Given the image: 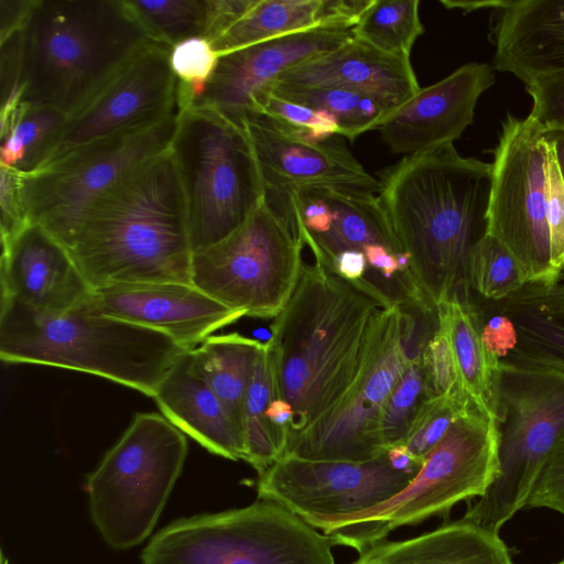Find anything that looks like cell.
Listing matches in <instances>:
<instances>
[{
  "mask_svg": "<svg viewBox=\"0 0 564 564\" xmlns=\"http://www.w3.org/2000/svg\"><path fill=\"white\" fill-rule=\"evenodd\" d=\"M394 304L370 279L340 278L323 258L303 262L265 343L276 399L293 411L289 435L332 412L362 375L381 312Z\"/></svg>",
  "mask_w": 564,
  "mask_h": 564,
  "instance_id": "cell-1",
  "label": "cell"
},
{
  "mask_svg": "<svg viewBox=\"0 0 564 564\" xmlns=\"http://www.w3.org/2000/svg\"><path fill=\"white\" fill-rule=\"evenodd\" d=\"M378 180V196L422 294L435 307L469 301L468 259L488 232L492 165L446 144L405 155Z\"/></svg>",
  "mask_w": 564,
  "mask_h": 564,
  "instance_id": "cell-2",
  "label": "cell"
},
{
  "mask_svg": "<svg viewBox=\"0 0 564 564\" xmlns=\"http://www.w3.org/2000/svg\"><path fill=\"white\" fill-rule=\"evenodd\" d=\"M67 250L94 290L131 283L192 284L186 206L169 148L91 204Z\"/></svg>",
  "mask_w": 564,
  "mask_h": 564,
  "instance_id": "cell-3",
  "label": "cell"
},
{
  "mask_svg": "<svg viewBox=\"0 0 564 564\" xmlns=\"http://www.w3.org/2000/svg\"><path fill=\"white\" fill-rule=\"evenodd\" d=\"M151 42L124 0H35L20 39V104L70 117Z\"/></svg>",
  "mask_w": 564,
  "mask_h": 564,
  "instance_id": "cell-4",
  "label": "cell"
},
{
  "mask_svg": "<svg viewBox=\"0 0 564 564\" xmlns=\"http://www.w3.org/2000/svg\"><path fill=\"white\" fill-rule=\"evenodd\" d=\"M188 349L154 329L107 316L93 302L62 313L1 299L0 359L77 370L153 398Z\"/></svg>",
  "mask_w": 564,
  "mask_h": 564,
  "instance_id": "cell-5",
  "label": "cell"
},
{
  "mask_svg": "<svg viewBox=\"0 0 564 564\" xmlns=\"http://www.w3.org/2000/svg\"><path fill=\"white\" fill-rule=\"evenodd\" d=\"M498 475L497 419L468 398L445 436L399 494L359 512L305 521L335 545L361 553L402 525L447 517L457 503L481 497Z\"/></svg>",
  "mask_w": 564,
  "mask_h": 564,
  "instance_id": "cell-6",
  "label": "cell"
},
{
  "mask_svg": "<svg viewBox=\"0 0 564 564\" xmlns=\"http://www.w3.org/2000/svg\"><path fill=\"white\" fill-rule=\"evenodd\" d=\"M169 150L183 191L193 253L234 232L265 198L247 132L223 112L183 105Z\"/></svg>",
  "mask_w": 564,
  "mask_h": 564,
  "instance_id": "cell-7",
  "label": "cell"
},
{
  "mask_svg": "<svg viewBox=\"0 0 564 564\" xmlns=\"http://www.w3.org/2000/svg\"><path fill=\"white\" fill-rule=\"evenodd\" d=\"M186 455L185 434L165 416L135 414L84 484L91 521L108 546L129 550L151 535Z\"/></svg>",
  "mask_w": 564,
  "mask_h": 564,
  "instance_id": "cell-8",
  "label": "cell"
},
{
  "mask_svg": "<svg viewBox=\"0 0 564 564\" xmlns=\"http://www.w3.org/2000/svg\"><path fill=\"white\" fill-rule=\"evenodd\" d=\"M335 543L273 501L180 518L158 531L141 564H336Z\"/></svg>",
  "mask_w": 564,
  "mask_h": 564,
  "instance_id": "cell-9",
  "label": "cell"
},
{
  "mask_svg": "<svg viewBox=\"0 0 564 564\" xmlns=\"http://www.w3.org/2000/svg\"><path fill=\"white\" fill-rule=\"evenodd\" d=\"M499 475L463 517L500 533L527 507L564 433V371L499 362L496 388Z\"/></svg>",
  "mask_w": 564,
  "mask_h": 564,
  "instance_id": "cell-10",
  "label": "cell"
},
{
  "mask_svg": "<svg viewBox=\"0 0 564 564\" xmlns=\"http://www.w3.org/2000/svg\"><path fill=\"white\" fill-rule=\"evenodd\" d=\"M304 243L264 198L234 232L192 256V284L248 317L274 318L293 293Z\"/></svg>",
  "mask_w": 564,
  "mask_h": 564,
  "instance_id": "cell-11",
  "label": "cell"
},
{
  "mask_svg": "<svg viewBox=\"0 0 564 564\" xmlns=\"http://www.w3.org/2000/svg\"><path fill=\"white\" fill-rule=\"evenodd\" d=\"M414 314L394 303L375 325L362 375L327 415L288 436L282 456L312 460L365 462L384 452L378 438L383 406L410 360L426 341L419 339Z\"/></svg>",
  "mask_w": 564,
  "mask_h": 564,
  "instance_id": "cell-12",
  "label": "cell"
},
{
  "mask_svg": "<svg viewBox=\"0 0 564 564\" xmlns=\"http://www.w3.org/2000/svg\"><path fill=\"white\" fill-rule=\"evenodd\" d=\"M177 117L83 144L31 173H20L29 223L41 226L67 248L83 216L99 196L169 148Z\"/></svg>",
  "mask_w": 564,
  "mask_h": 564,
  "instance_id": "cell-13",
  "label": "cell"
},
{
  "mask_svg": "<svg viewBox=\"0 0 564 564\" xmlns=\"http://www.w3.org/2000/svg\"><path fill=\"white\" fill-rule=\"evenodd\" d=\"M491 165L488 234L517 258L527 283H554L561 275L552 265L546 215L547 145L530 115L502 121Z\"/></svg>",
  "mask_w": 564,
  "mask_h": 564,
  "instance_id": "cell-14",
  "label": "cell"
},
{
  "mask_svg": "<svg viewBox=\"0 0 564 564\" xmlns=\"http://www.w3.org/2000/svg\"><path fill=\"white\" fill-rule=\"evenodd\" d=\"M170 51L151 41L137 52L83 108L67 118L42 166L83 144L176 118L182 95L170 65Z\"/></svg>",
  "mask_w": 564,
  "mask_h": 564,
  "instance_id": "cell-15",
  "label": "cell"
},
{
  "mask_svg": "<svg viewBox=\"0 0 564 564\" xmlns=\"http://www.w3.org/2000/svg\"><path fill=\"white\" fill-rule=\"evenodd\" d=\"M417 473L395 468L388 454L365 462L281 456L259 475L258 499L307 520L372 508L399 494Z\"/></svg>",
  "mask_w": 564,
  "mask_h": 564,
  "instance_id": "cell-16",
  "label": "cell"
},
{
  "mask_svg": "<svg viewBox=\"0 0 564 564\" xmlns=\"http://www.w3.org/2000/svg\"><path fill=\"white\" fill-rule=\"evenodd\" d=\"M239 122L250 140L268 200L315 188L381 192L380 181L340 139L313 140L261 109L245 112Z\"/></svg>",
  "mask_w": 564,
  "mask_h": 564,
  "instance_id": "cell-17",
  "label": "cell"
},
{
  "mask_svg": "<svg viewBox=\"0 0 564 564\" xmlns=\"http://www.w3.org/2000/svg\"><path fill=\"white\" fill-rule=\"evenodd\" d=\"M354 26L319 25L220 54L204 94L191 104L213 108L239 122L280 75L350 42Z\"/></svg>",
  "mask_w": 564,
  "mask_h": 564,
  "instance_id": "cell-18",
  "label": "cell"
},
{
  "mask_svg": "<svg viewBox=\"0 0 564 564\" xmlns=\"http://www.w3.org/2000/svg\"><path fill=\"white\" fill-rule=\"evenodd\" d=\"M93 304L102 314L144 326L193 349L223 327L246 316L191 283L115 284L94 290Z\"/></svg>",
  "mask_w": 564,
  "mask_h": 564,
  "instance_id": "cell-19",
  "label": "cell"
},
{
  "mask_svg": "<svg viewBox=\"0 0 564 564\" xmlns=\"http://www.w3.org/2000/svg\"><path fill=\"white\" fill-rule=\"evenodd\" d=\"M495 78L491 65L468 63L421 88L381 123L383 141L405 155L453 144L473 123L477 101Z\"/></svg>",
  "mask_w": 564,
  "mask_h": 564,
  "instance_id": "cell-20",
  "label": "cell"
},
{
  "mask_svg": "<svg viewBox=\"0 0 564 564\" xmlns=\"http://www.w3.org/2000/svg\"><path fill=\"white\" fill-rule=\"evenodd\" d=\"M0 282L1 299L50 313L86 304L94 294L67 248L31 223L1 243Z\"/></svg>",
  "mask_w": 564,
  "mask_h": 564,
  "instance_id": "cell-21",
  "label": "cell"
},
{
  "mask_svg": "<svg viewBox=\"0 0 564 564\" xmlns=\"http://www.w3.org/2000/svg\"><path fill=\"white\" fill-rule=\"evenodd\" d=\"M495 12V69L525 85L564 70V0H502Z\"/></svg>",
  "mask_w": 564,
  "mask_h": 564,
  "instance_id": "cell-22",
  "label": "cell"
},
{
  "mask_svg": "<svg viewBox=\"0 0 564 564\" xmlns=\"http://www.w3.org/2000/svg\"><path fill=\"white\" fill-rule=\"evenodd\" d=\"M270 86L347 88L373 95L394 110L421 89L410 58L383 53L356 37L286 70Z\"/></svg>",
  "mask_w": 564,
  "mask_h": 564,
  "instance_id": "cell-23",
  "label": "cell"
},
{
  "mask_svg": "<svg viewBox=\"0 0 564 564\" xmlns=\"http://www.w3.org/2000/svg\"><path fill=\"white\" fill-rule=\"evenodd\" d=\"M153 399L163 416L209 453L246 460L243 435L200 375L191 349L174 361Z\"/></svg>",
  "mask_w": 564,
  "mask_h": 564,
  "instance_id": "cell-24",
  "label": "cell"
},
{
  "mask_svg": "<svg viewBox=\"0 0 564 564\" xmlns=\"http://www.w3.org/2000/svg\"><path fill=\"white\" fill-rule=\"evenodd\" d=\"M487 308L507 316L516 330L514 347L500 360L510 365L564 371V281L527 283Z\"/></svg>",
  "mask_w": 564,
  "mask_h": 564,
  "instance_id": "cell-25",
  "label": "cell"
},
{
  "mask_svg": "<svg viewBox=\"0 0 564 564\" xmlns=\"http://www.w3.org/2000/svg\"><path fill=\"white\" fill-rule=\"evenodd\" d=\"M350 564H516L499 533L462 517L421 535L375 543Z\"/></svg>",
  "mask_w": 564,
  "mask_h": 564,
  "instance_id": "cell-26",
  "label": "cell"
},
{
  "mask_svg": "<svg viewBox=\"0 0 564 564\" xmlns=\"http://www.w3.org/2000/svg\"><path fill=\"white\" fill-rule=\"evenodd\" d=\"M332 209L329 229L318 236L299 234L314 258L329 264L343 251H364L369 245H382L392 253H402L379 196L371 192L319 188Z\"/></svg>",
  "mask_w": 564,
  "mask_h": 564,
  "instance_id": "cell-27",
  "label": "cell"
},
{
  "mask_svg": "<svg viewBox=\"0 0 564 564\" xmlns=\"http://www.w3.org/2000/svg\"><path fill=\"white\" fill-rule=\"evenodd\" d=\"M438 325L449 338L463 392L481 410L496 416L500 360L484 346L475 305L458 299L436 307Z\"/></svg>",
  "mask_w": 564,
  "mask_h": 564,
  "instance_id": "cell-28",
  "label": "cell"
},
{
  "mask_svg": "<svg viewBox=\"0 0 564 564\" xmlns=\"http://www.w3.org/2000/svg\"><path fill=\"white\" fill-rule=\"evenodd\" d=\"M263 343L238 333L212 335L191 349L200 375L242 431L245 397Z\"/></svg>",
  "mask_w": 564,
  "mask_h": 564,
  "instance_id": "cell-29",
  "label": "cell"
},
{
  "mask_svg": "<svg viewBox=\"0 0 564 564\" xmlns=\"http://www.w3.org/2000/svg\"><path fill=\"white\" fill-rule=\"evenodd\" d=\"M326 24L323 0H257L212 44L219 54H224Z\"/></svg>",
  "mask_w": 564,
  "mask_h": 564,
  "instance_id": "cell-30",
  "label": "cell"
},
{
  "mask_svg": "<svg viewBox=\"0 0 564 564\" xmlns=\"http://www.w3.org/2000/svg\"><path fill=\"white\" fill-rule=\"evenodd\" d=\"M67 120L63 113L39 106L19 104L1 126L0 166L21 174L45 162L56 135Z\"/></svg>",
  "mask_w": 564,
  "mask_h": 564,
  "instance_id": "cell-31",
  "label": "cell"
},
{
  "mask_svg": "<svg viewBox=\"0 0 564 564\" xmlns=\"http://www.w3.org/2000/svg\"><path fill=\"white\" fill-rule=\"evenodd\" d=\"M265 90L280 98L329 112L338 121L340 137L349 141L369 130L379 129L394 110L373 95L347 88L269 86Z\"/></svg>",
  "mask_w": 564,
  "mask_h": 564,
  "instance_id": "cell-32",
  "label": "cell"
},
{
  "mask_svg": "<svg viewBox=\"0 0 564 564\" xmlns=\"http://www.w3.org/2000/svg\"><path fill=\"white\" fill-rule=\"evenodd\" d=\"M276 399L267 345L261 350L245 397L242 431L246 462L262 474L282 456L283 449L267 420V410Z\"/></svg>",
  "mask_w": 564,
  "mask_h": 564,
  "instance_id": "cell-33",
  "label": "cell"
},
{
  "mask_svg": "<svg viewBox=\"0 0 564 564\" xmlns=\"http://www.w3.org/2000/svg\"><path fill=\"white\" fill-rule=\"evenodd\" d=\"M419 0H373L354 26L355 37L383 53L410 58L424 33Z\"/></svg>",
  "mask_w": 564,
  "mask_h": 564,
  "instance_id": "cell-34",
  "label": "cell"
},
{
  "mask_svg": "<svg viewBox=\"0 0 564 564\" xmlns=\"http://www.w3.org/2000/svg\"><path fill=\"white\" fill-rule=\"evenodd\" d=\"M151 41L170 48L192 39L206 37L209 0H124Z\"/></svg>",
  "mask_w": 564,
  "mask_h": 564,
  "instance_id": "cell-35",
  "label": "cell"
},
{
  "mask_svg": "<svg viewBox=\"0 0 564 564\" xmlns=\"http://www.w3.org/2000/svg\"><path fill=\"white\" fill-rule=\"evenodd\" d=\"M468 285L487 301L503 300L527 284L523 268L496 237L486 234L471 249Z\"/></svg>",
  "mask_w": 564,
  "mask_h": 564,
  "instance_id": "cell-36",
  "label": "cell"
},
{
  "mask_svg": "<svg viewBox=\"0 0 564 564\" xmlns=\"http://www.w3.org/2000/svg\"><path fill=\"white\" fill-rule=\"evenodd\" d=\"M434 398L429 389L421 356L409 361L380 415L378 438L384 452L404 444L423 404Z\"/></svg>",
  "mask_w": 564,
  "mask_h": 564,
  "instance_id": "cell-37",
  "label": "cell"
},
{
  "mask_svg": "<svg viewBox=\"0 0 564 564\" xmlns=\"http://www.w3.org/2000/svg\"><path fill=\"white\" fill-rule=\"evenodd\" d=\"M219 56L206 37H192L171 48L170 65L180 83L183 104H191L204 94Z\"/></svg>",
  "mask_w": 564,
  "mask_h": 564,
  "instance_id": "cell-38",
  "label": "cell"
},
{
  "mask_svg": "<svg viewBox=\"0 0 564 564\" xmlns=\"http://www.w3.org/2000/svg\"><path fill=\"white\" fill-rule=\"evenodd\" d=\"M464 393L429 399L414 420L404 443L414 457L424 462L426 454L445 436L467 401Z\"/></svg>",
  "mask_w": 564,
  "mask_h": 564,
  "instance_id": "cell-39",
  "label": "cell"
},
{
  "mask_svg": "<svg viewBox=\"0 0 564 564\" xmlns=\"http://www.w3.org/2000/svg\"><path fill=\"white\" fill-rule=\"evenodd\" d=\"M254 109H261L290 123L313 140L322 141L340 135L338 121L329 112L280 98L269 90L260 94Z\"/></svg>",
  "mask_w": 564,
  "mask_h": 564,
  "instance_id": "cell-40",
  "label": "cell"
},
{
  "mask_svg": "<svg viewBox=\"0 0 564 564\" xmlns=\"http://www.w3.org/2000/svg\"><path fill=\"white\" fill-rule=\"evenodd\" d=\"M421 361L433 397L464 393L451 341L442 326L425 343Z\"/></svg>",
  "mask_w": 564,
  "mask_h": 564,
  "instance_id": "cell-41",
  "label": "cell"
},
{
  "mask_svg": "<svg viewBox=\"0 0 564 564\" xmlns=\"http://www.w3.org/2000/svg\"><path fill=\"white\" fill-rule=\"evenodd\" d=\"M533 100L530 116L543 130H564V70L527 85Z\"/></svg>",
  "mask_w": 564,
  "mask_h": 564,
  "instance_id": "cell-42",
  "label": "cell"
},
{
  "mask_svg": "<svg viewBox=\"0 0 564 564\" xmlns=\"http://www.w3.org/2000/svg\"><path fill=\"white\" fill-rule=\"evenodd\" d=\"M546 142V141H545ZM547 145V197L546 215L550 231L551 257L554 270L561 275L564 270V183L554 152Z\"/></svg>",
  "mask_w": 564,
  "mask_h": 564,
  "instance_id": "cell-43",
  "label": "cell"
},
{
  "mask_svg": "<svg viewBox=\"0 0 564 564\" xmlns=\"http://www.w3.org/2000/svg\"><path fill=\"white\" fill-rule=\"evenodd\" d=\"M0 208L2 243L30 224L20 192V173L11 167L0 166Z\"/></svg>",
  "mask_w": 564,
  "mask_h": 564,
  "instance_id": "cell-44",
  "label": "cell"
},
{
  "mask_svg": "<svg viewBox=\"0 0 564 564\" xmlns=\"http://www.w3.org/2000/svg\"><path fill=\"white\" fill-rule=\"evenodd\" d=\"M476 310L481 340L485 348L499 360L516 345V330L512 322L505 315L486 306Z\"/></svg>",
  "mask_w": 564,
  "mask_h": 564,
  "instance_id": "cell-45",
  "label": "cell"
},
{
  "mask_svg": "<svg viewBox=\"0 0 564 564\" xmlns=\"http://www.w3.org/2000/svg\"><path fill=\"white\" fill-rule=\"evenodd\" d=\"M35 0H0V39L21 30Z\"/></svg>",
  "mask_w": 564,
  "mask_h": 564,
  "instance_id": "cell-46",
  "label": "cell"
},
{
  "mask_svg": "<svg viewBox=\"0 0 564 564\" xmlns=\"http://www.w3.org/2000/svg\"><path fill=\"white\" fill-rule=\"evenodd\" d=\"M329 265L340 278L348 281L361 280L368 272L366 256L358 250L340 252Z\"/></svg>",
  "mask_w": 564,
  "mask_h": 564,
  "instance_id": "cell-47",
  "label": "cell"
},
{
  "mask_svg": "<svg viewBox=\"0 0 564 564\" xmlns=\"http://www.w3.org/2000/svg\"><path fill=\"white\" fill-rule=\"evenodd\" d=\"M265 415L276 441L284 452L293 416L291 405L282 399H274L270 403Z\"/></svg>",
  "mask_w": 564,
  "mask_h": 564,
  "instance_id": "cell-48",
  "label": "cell"
},
{
  "mask_svg": "<svg viewBox=\"0 0 564 564\" xmlns=\"http://www.w3.org/2000/svg\"><path fill=\"white\" fill-rule=\"evenodd\" d=\"M546 143L552 148L564 183V130H543Z\"/></svg>",
  "mask_w": 564,
  "mask_h": 564,
  "instance_id": "cell-49",
  "label": "cell"
},
{
  "mask_svg": "<svg viewBox=\"0 0 564 564\" xmlns=\"http://www.w3.org/2000/svg\"><path fill=\"white\" fill-rule=\"evenodd\" d=\"M441 3L447 9H459L464 12H470L480 9H497L501 1H448L442 0Z\"/></svg>",
  "mask_w": 564,
  "mask_h": 564,
  "instance_id": "cell-50",
  "label": "cell"
},
{
  "mask_svg": "<svg viewBox=\"0 0 564 564\" xmlns=\"http://www.w3.org/2000/svg\"><path fill=\"white\" fill-rule=\"evenodd\" d=\"M1 564H9L3 553H1Z\"/></svg>",
  "mask_w": 564,
  "mask_h": 564,
  "instance_id": "cell-51",
  "label": "cell"
},
{
  "mask_svg": "<svg viewBox=\"0 0 564 564\" xmlns=\"http://www.w3.org/2000/svg\"><path fill=\"white\" fill-rule=\"evenodd\" d=\"M552 564H564V557H562L560 561L552 563Z\"/></svg>",
  "mask_w": 564,
  "mask_h": 564,
  "instance_id": "cell-52",
  "label": "cell"
},
{
  "mask_svg": "<svg viewBox=\"0 0 564 564\" xmlns=\"http://www.w3.org/2000/svg\"><path fill=\"white\" fill-rule=\"evenodd\" d=\"M561 275L564 278V270L562 271Z\"/></svg>",
  "mask_w": 564,
  "mask_h": 564,
  "instance_id": "cell-53",
  "label": "cell"
}]
</instances>
